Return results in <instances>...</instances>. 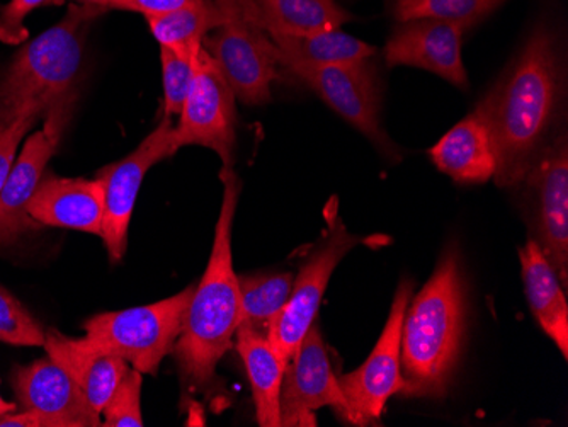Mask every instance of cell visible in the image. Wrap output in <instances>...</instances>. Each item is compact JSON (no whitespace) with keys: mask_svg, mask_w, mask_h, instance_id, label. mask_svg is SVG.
Returning <instances> with one entry per match:
<instances>
[{"mask_svg":"<svg viewBox=\"0 0 568 427\" xmlns=\"http://www.w3.org/2000/svg\"><path fill=\"white\" fill-rule=\"evenodd\" d=\"M564 99L560 38L541 24L477 106L493 132L497 186H516L526 180L554 140Z\"/></svg>","mask_w":568,"mask_h":427,"instance_id":"6da1fadb","label":"cell"},{"mask_svg":"<svg viewBox=\"0 0 568 427\" xmlns=\"http://www.w3.org/2000/svg\"><path fill=\"white\" fill-rule=\"evenodd\" d=\"M220 180L223 200L212 256L203 278L194 286L183 331L174 346L179 368L193 390L213 380L216 365L232 347L241 325V286L232 260V228L242 183L234 167H223Z\"/></svg>","mask_w":568,"mask_h":427,"instance_id":"7a4b0ae2","label":"cell"},{"mask_svg":"<svg viewBox=\"0 0 568 427\" xmlns=\"http://www.w3.org/2000/svg\"><path fill=\"white\" fill-rule=\"evenodd\" d=\"M465 336V285L456 251H448L412 299L402 327L405 397H445Z\"/></svg>","mask_w":568,"mask_h":427,"instance_id":"3957f363","label":"cell"},{"mask_svg":"<svg viewBox=\"0 0 568 427\" xmlns=\"http://www.w3.org/2000/svg\"><path fill=\"white\" fill-rule=\"evenodd\" d=\"M102 9L70 4L65 18L24 44L0 81V124L24 113L41 118L73 91L84 59L85 34Z\"/></svg>","mask_w":568,"mask_h":427,"instance_id":"277c9868","label":"cell"},{"mask_svg":"<svg viewBox=\"0 0 568 427\" xmlns=\"http://www.w3.org/2000/svg\"><path fill=\"white\" fill-rule=\"evenodd\" d=\"M194 286L158 304L95 315L84 324V339L123 356L140 373L155 375L162 359L174 353Z\"/></svg>","mask_w":568,"mask_h":427,"instance_id":"5b68a950","label":"cell"},{"mask_svg":"<svg viewBox=\"0 0 568 427\" xmlns=\"http://www.w3.org/2000/svg\"><path fill=\"white\" fill-rule=\"evenodd\" d=\"M225 21L203 38L235 98L248 106L270 103L271 85L280 78L276 47L239 0H220Z\"/></svg>","mask_w":568,"mask_h":427,"instance_id":"8992f818","label":"cell"},{"mask_svg":"<svg viewBox=\"0 0 568 427\" xmlns=\"http://www.w3.org/2000/svg\"><path fill=\"white\" fill-rule=\"evenodd\" d=\"M412 283L404 279L395 293L390 315L375 349L359 368L339 376L344 410L341 419L354 426L378 423L388 398L402 394L405 382L400 369L402 327L410 304Z\"/></svg>","mask_w":568,"mask_h":427,"instance_id":"52a82bcc","label":"cell"},{"mask_svg":"<svg viewBox=\"0 0 568 427\" xmlns=\"http://www.w3.org/2000/svg\"><path fill=\"white\" fill-rule=\"evenodd\" d=\"M359 242V237H354L347 232L343 220L335 216L331 218V228L322 244L300 267L288 302L271 322L266 334L271 346L286 365L295 355L310 327L315 324L332 273Z\"/></svg>","mask_w":568,"mask_h":427,"instance_id":"ba28073f","label":"cell"},{"mask_svg":"<svg viewBox=\"0 0 568 427\" xmlns=\"http://www.w3.org/2000/svg\"><path fill=\"white\" fill-rule=\"evenodd\" d=\"M235 94L220 72L215 60L201 47L196 57V75L190 94L174 124V149L200 145L213 150L223 167L235 161Z\"/></svg>","mask_w":568,"mask_h":427,"instance_id":"9c48e42d","label":"cell"},{"mask_svg":"<svg viewBox=\"0 0 568 427\" xmlns=\"http://www.w3.org/2000/svg\"><path fill=\"white\" fill-rule=\"evenodd\" d=\"M77 89L67 92L44 114L43 129L33 133L12 164L0 191V244L9 245L26 232L40 227L28 215V203L41 183L48 162L59 150L77 103Z\"/></svg>","mask_w":568,"mask_h":427,"instance_id":"30bf717a","label":"cell"},{"mask_svg":"<svg viewBox=\"0 0 568 427\" xmlns=\"http://www.w3.org/2000/svg\"><path fill=\"white\" fill-rule=\"evenodd\" d=\"M276 59L280 67L305 82L332 111L366 139L385 152L394 150L379 123L378 85L368 60L347 65H314L280 55L277 50Z\"/></svg>","mask_w":568,"mask_h":427,"instance_id":"8fae6325","label":"cell"},{"mask_svg":"<svg viewBox=\"0 0 568 427\" xmlns=\"http://www.w3.org/2000/svg\"><path fill=\"white\" fill-rule=\"evenodd\" d=\"M174 154V123L164 116L132 154L99 172L104 184L101 237L111 260L121 261L126 253L128 227L146 172Z\"/></svg>","mask_w":568,"mask_h":427,"instance_id":"7c38bea8","label":"cell"},{"mask_svg":"<svg viewBox=\"0 0 568 427\" xmlns=\"http://www.w3.org/2000/svg\"><path fill=\"white\" fill-rule=\"evenodd\" d=\"M332 407L341 416L344 397L332 372L328 349L318 325H312L284 369L281 384V426H317L315 413Z\"/></svg>","mask_w":568,"mask_h":427,"instance_id":"4fadbf2b","label":"cell"},{"mask_svg":"<svg viewBox=\"0 0 568 427\" xmlns=\"http://www.w3.org/2000/svg\"><path fill=\"white\" fill-rule=\"evenodd\" d=\"M470 30L465 22L412 19L398 24L383 48L386 67H416L436 73L449 84L468 89L462 57V38Z\"/></svg>","mask_w":568,"mask_h":427,"instance_id":"5bb4252c","label":"cell"},{"mask_svg":"<svg viewBox=\"0 0 568 427\" xmlns=\"http://www.w3.org/2000/svg\"><path fill=\"white\" fill-rule=\"evenodd\" d=\"M539 209V247L550 261L561 286L568 285V142L555 136L526 175Z\"/></svg>","mask_w":568,"mask_h":427,"instance_id":"9a60e30c","label":"cell"},{"mask_svg":"<svg viewBox=\"0 0 568 427\" xmlns=\"http://www.w3.org/2000/svg\"><path fill=\"white\" fill-rule=\"evenodd\" d=\"M26 210L40 227L72 228L101 237L104 184L99 177L72 180L43 175Z\"/></svg>","mask_w":568,"mask_h":427,"instance_id":"2e32d148","label":"cell"},{"mask_svg":"<svg viewBox=\"0 0 568 427\" xmlns=\"http://www.w3.org/2000/svg\"><path fill=\"white\" fill-rule=\"evenodd\" d=\"M44 349L75 382L89 413L98 423L114 388L128 372V362L113 350L92 346L88 340L65 337L57 331L44 333Z\"/></svg>","mask_w":568,"mask_h":427,"instance_id":"e0dca14e","label":"cell"},{"mask_svg":"<svg viewBox=\"0 0 568 427\" xmlns=\"http://www.w3.org/2000/svg\"><path fill=\"white\" fill-rule=\"evenodd\" d=\"M14 390L24 410L50 417L57 427H95L72 376L53 359H40L14 373Z\"/></svg>","mask_w":568,"mask_h":427,"instance_id":"ac0fdd59","label":"cell"},{"mask_svg":"<svg viewBox=\"0 0 568 427\" xmlns=\"http://www.w3.org/2000/svg\"><path fill=\"white\" fill-rule=\"evenodd\" d=\"M439 171L459 184H484L497 171L496 145L487 120L478 108L463 118L429 150Z\"/></svg>","mask_w":568,"mask_h":427,"instance_id":"d6986e66","label":"cell"},{"mask_svg":"<svg viewBox=\"0 0 568 427\" xmlns=\"http://www.w3.org/2000/svg\"><path fill=\"white\" fill-rule=\"evenodd\" d=\"M523 282L529 308L539 327L557 344L561 356H568V305L564 286L538 241L529 238L519 251Z\"/></svg>","mask_w":568,"mask_h":427,"instance_id":"ffe728a7","label":"cell"},{"mask_svg":"<svg viewBox=\"0 0 568 427\" xmlns=\"http://www.w3.org/2000/svg\"><path fill=\"white\" fill-rule=\"evenodd\" d=\"M257 27L290 34L341 30L353 14L335 0H239Z\"/></svg>","mask_w":568,"mask_h":427,"instance_id":"44dd1931","label":"cell"},{"mask_svg":"<svg viewBox=\"0 0 568 427\" xmlns=\"http://www.w3.org/2000/svg\"><path fill=\"white\" fill-rule=\"evenodd\" d=\"M237 350L247 369L254 395L257 423L263 427H280V395L286 363L271 346L266 334L241 324L237 329Z\"/></svg>","mask_w":568,"mask_h":427,"instance_id":"7402d4cb","label":"cell"},{"mask_svg":"<svg viewBox=\"0 0 568 427\" xmlns=\"http://www.w3.org/2000/svg\"><path fill=\"white\" fill-rule=\"evenodd\" d=\"M277 53L314 65H347L366 62L375 55V47L341 30L312 34H290L266 30Z\"/></svg>","mask_w":568,"mask_h":427,"instance_id":"603a6c76","label":"cell"},{"mask_svg":"<svg viewBox=\"0 0 568 427\" xmlns=\"http://www.w3.org/2000/svg\"><path fill=\"white\" fill-rule=\"evenodd\" d=\"M225 21L220 0H200L168 14L146 18L153 38L161 47L174 50H200L203 38Z\"/></svg>","mask_w":568,"mask_h":427,"instance_id":"cb8c5ba5","label":"cell"},{"mask_svg":"<svg viewBox=\"0 0 568 427\" xmlns=\"http://www.w3.org/2000/svg\"><path fill=\"white\" fill-rule=\"evenodd\" d=\"M292 273L239 276L241 286V324L267 334L271 322L283 311L292 293Z\"/></svg>","mask_w":568,"mask_h":427,"instance_id":"d4e9b609","label":"cell"},{"mask_svg":"<svg viewBox=\"0 0 568 427\" xmlns=\"http://www.w3.org/2000/svg\"><path fill=\"white\" fill-rule=\"evenodd\" d=\"M506 0H397L394 16L398 22L412 19H442L465 22L474 28L477 22L500 8Z\"/></svg>","mask_w":568,"mask_h":427,"instance_id":"484cf974","label":"cell"},{"mask_svg":"<svg viewBox=\"0 0 568 427\" xmlns=\"http://www.w3.org/2000/svg\"><path fill=\"white\" fill-rule=\"evenodd\" d=\"M201 50V48H200ZM200 50H174L161 47L162 82H164V116H179L196 75Z\"/></svg>","mask_w":568,"mask_h":427,"instance_id":"4316f807","label":"cell"},{"mask_svg":"<svg viewBox=\"0 0 568 427\" xmlns=\"http://www.w3.org/2000/svg\"><path fill=\"white\" fill-rule=\"evenodd\" d=\"M44 331L21 302L0 286V343L12 346H44Z\"/></svg>","mask_w":568,"mask_h":427,"instance_id":"83f0119b","label":"cell"},{"mask_svg":"<svg viewBox=\"0 0 568 427\" xmlns=\"http://www.w3.org/2000/svg\"><path fill=\"white\" fill-rule=\"evenodd\" d=\"M140 395H142V373L135 368H128L106 406L102 409V416H104L102 426L142 427Z\"/></svg>","mask_w":568,"mask_h":427,"instance_id":"f1b7e54d","label":"cell"},{"mask_svg":"<svg viewBox=\"0 0 568 427\" xmlns=\"http://www.w3.org/2000/svg\"><path fill=\"white\" fill-rule=\"evenodd\" d=\"M67 0H11L0 11V41L6 44L24 43L28 30L24 19L44 6H60Z\"/></svg>","mask_w":568,"mask_h":427,"instance_id":"f546056e","label":"cell"},{"mask_svg":"<svg viewBox=\"0 0 568 427\" xmlns=\"http://www.w3.org/2000/svg\"><path fill=\"white\" fill-rule=\"evenodd\" d=\"M40 118V114L37 113H24L9 123L0 124V191L4 187L9 172L14 164L19 143Z\"/></svg>","mask_w":568,"mask_h":427,"instance_id":"4dcf8cb0","label":"cell"},{"mask_svg":"<svg viewBox=\"0 0 568 427\" xmlns=\"http://www.w3.org/2000/svg\"><path fill=\"white\" fill-rule=\"evenodd\" d=\"M196 2H200V0H118L114 9L139 12V14L145 16V18H152V16L178 11V9L196 4Z\"/></svg>","mask_w":568,"mask_h":427,"instance_id":"1f68e13d","label":"cell"},{"mask_svg":"<svg viewBox=\"0 0 568 427\" xmlns=\"http://www.w3.org/2000/svg\"><path fill=\"white\" fill-rule=\"evenodd\" d=\"M72 4H81V6H92V8L102 9V11H108V9H114L118 0H70Z\"/></svg>","mask_w":568,"mask_h":427,"instance_id":"d6a6232c","label":"cell"},{"mask_svg":"<svg viewBox=\"0 0 568 427\" xmlns=\"http://www.w3.org/2000/svg\"><path fill=\"white\" fill-rule=\"evenodd\" d=\"M16 410L14 404L11 401L4 400V397L0 395V417L8 416V414H12Z\"/></svg>","mask_w":568,"mask_h":427,"instance_id":"836d02e7","label":"cell"}]
</instances>
